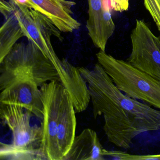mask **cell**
<instances>
[{
  "label": "cell",
  "instance_id": "7c38bea8",
  "mask_svg": "<svg viewBox=\"0 0 160 160\" xmlns=\"http://www.w3.org/2000/svg\"><path fill=\"white\" fill-rule=\"evenodd\" d=\"M103 149L97 133L87 128L75 137L62 160H104Z\"/></svg>",
  "mask_w": 160,
  "mask_h": 160
},
{
  "label": "cell",
  "instance_id": "9a60e30c",
  "mask_svg": "<svg viewBox=\"0 0 160 160\" xmlns=\"http://www.w3.org/2000/svg\"><path fill=\"white\" fill-rule=\"evenodd\" d=\"M144 4L160 32V0H144Z\"/></svg>",
  "mask_w": 160,
  "mask_h": 160
},
{
  "label": "cell",
  "instance_id": "2e32d148",
  "mask_svg": "<svg viewBox=\"0 0 160 160\" xmlns=\"http://www.w3.org/2000/svg\"><path fill=\"white\" fill-rule=\"evenodd\" d=\"M112 10L115 12L127 11L129 6V0H110Z\"/></svg>",
  "mask_w": 160,
  "mask_h": 160
},
{
  "label": "cell",
  "instance_id": "4fadbf2b",
  "mask_svg": "<svg viewBox=\"0 0 160 160\" xmlns=\"http://www.w3.org/2000/svg\"><path fill=\"white\" fill-rule=\"evenodd\" d=\"M0 11L5 21L0 29V63L18 40L25 37L17 18L5 0L0 1Z\"/></svg>",
  "mask_w": 160,
  "mask_h": 160
},
{
  "label": "cell",
  "instance_id": "8992f818",
  "mask_svg": "<svg viewBox=\"0 0 160 160\" xmlns=\"http://www.w3.org/2000/svg\"><path fill=\"white\" fill-rule=\"evenodd\" d=\"M132 52L127 62L160 81V39L143 20H136L131 34Z\"/></svg>",
  "mask_w": 160,
  "mask_h": 160
},
{
  "label": "cell",
  "instance_id": "ba28073f",
  "mask_svg": "<svg viewBox=\"0 0 160 160\" xmlns=\"http://www.w3.org/2000/svg\"><path fill=\"white\" fill-rule=\"evenodd\" d=\"M39 87L30 78H17L10 81L1 91L0 103L21 107L42 119L43 104Z\"/></svg>",
  "mask_w": 160,
  "mask_h": 160
},
{
  "label": "cell",
  "instance_id": "3957f363",
  "mask_svg": "<svg viewBox=\"0 0 160 160\" xmlns=\"http://www.w3.org/2000/svg\"><path fill=\"white\" fill-rule=\"evenodd\" d=\"M98 62L118 88L129 97L160 110V81L127 61L118 59L100 50Z\"/></svg>",
  "mask_w": 160,
  "mask_h": 160
},
{
  "label": "cell",
  "instance_id": "8fae6325",
  "mask_svg": "<svg viewBox=\"0 0 160 160\" xmlns=\"http://www.w3.org/2000/svg\"><path fill=\"white\" fill-rule=\"evenodd\" d=\"M72 102L63 88L58 125V143L62 158L67 154L75 138L76 118Z\"/></svg>",
  "mask_w": 160,
  "mask_h": 160
},
{
  "label": "cell",
  "instance_id": "277c9868",
  "mask_svg": "<svg viewBox=\"0 0 160 160\" xmlns=\"http://www.w3.org/2000/svg\"><path fill=\"white\" fill-rule=\"evenodd\" d=\"M17 18L25 37L32 42L52 64L60 60L51 43L52 36L62 39L61 32L46 17L40 13L6 0Z\"/></svg>",
  "mask_w": 160,
  "mask_h": 160
},
{
  "label": "cell",
  "instance_id": "6da1fadb",
  "mask_svg": "<svg viewBox=\"0 0 160 160\" xmlns=\"http://www.w3.org/2000/svg\"><path fill=\"white\" fill-rule=\"evenodd\" d=\"M78 68L88 87L93 117L103 116V130L110 143L127 149L138 136L160 130V109L124 94L100 63L92 70Z\"/></svg>",
  "mask_w": 160,
  "mask_h": 160
},
{
  "label": "cell",
  "instance_id": "5b68a950",
  "mask_svg": "<svg viewBox=\"0 0 160 160\" xmlns=\"http://www.w3.org/2000/svg\"><path fill=\"white\" fill-rule=\"evenodd\" d=\"M63 87L57 81L40 87L43 104L41 148L48 160H62L58 143V125Z\"/></svg>",
  "mask_w": 160,
  "mask_h": 160
},
{
  "label": "cell",
  "instance_id": "30bf717a",
  "mask_svg": "<svg viewBox=\"0 0 160 160\" xmlns=\"http://www.w3.org/2000/svg\"><path fill=\"white\" fill-rule=\"evenodd\" d=\"M76 2L69 0H30L28 8L49 19L62 32H72L81 25L73 17Z\"/></svg>",
  "mask_w": 160,
  "mask_h": 160
},
{
  "label": "cell",
  "instance_id": "52a82bcc",
  "mask_svg": "<svg viewBox=\"0 0 160 160\" xmlns=\"http://www.w3.org/2000/svg\"><path fill=\"white\" fill-rule=\"evenodd\" d=\"M18 106L0 103V118L12 134L14 146L19 148H41L42 126L30 123L32 113Z\"/></svg>",
  "mask_w": 160,
  "mask_h": 160
},
{
  "label": "cell",
  "instance_id": "5bb4252c",
  "mask_svg": "<svg viewBox=\"0 0 160 160\" xmlns=\"http://www.w3.org/2000/svg\"><path fill=\"white\" fill-rule=\"evenodd\" d=\"M0 158L2 160H48L41 148H19L2 142L1 143Z\"/></svg>",
  "mask_w": 160,
  "mask_h": 160
},
{
  "label": "cell",
  "instance_id": "7a4b0ae2",
  "mask_svg": "<svg viewBox=\"0 0 160 160\" xmlns=\"http://www.w3.org/2000/svg\"><path fill=\"white\" fill-rule=\"evenodd\" d=\"M0 70L1 91L10 81L21 77L30 78L39 87L48 81L60 84L58 74L52 62L28 40L14 46L1 63Z\"/></svg>",
  "mask_w": 160,
  "mask_h": 160
},
{
  "label": "cell",
  "instance_id": "9c48e42d",
  "mask_svg": "<svg viewBox=\"0 0 160 160\" xmlns=\"http://www.w3.org/2000/svg\"><path fill=\"white\" fill-rule=\"evenodd\" d=\"M88 33L94 46L105 51L108 42L115 29L110 0H88Z\"/></svg>",
  "mask_w": 160,
  "mask_h": 160
}]
</instances>
